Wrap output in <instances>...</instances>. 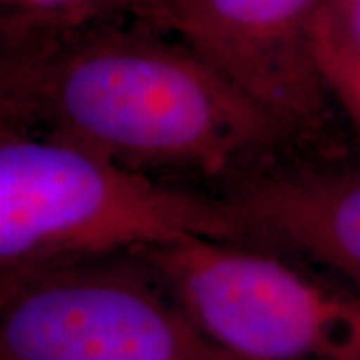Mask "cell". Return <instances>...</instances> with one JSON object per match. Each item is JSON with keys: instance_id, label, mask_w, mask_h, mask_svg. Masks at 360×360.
Instances as JSON below:
<instances>
[{"instance_id": "obj_6", "label": "cell", "mask_w": 360, "mask_h": 360, "mask_svg": "<svg viewBox=\"0 0 360 360\" xmlns=\"http://www.w3.org/2000/svg\"><path fill=\"white\" fill-rule=\"evenodd\" d=\"M290 146L219 184L250 240L328 269L360 292V172Z\"/></svg>"}, {"instance_id": "obj_2", "label": "cell", "mask_w": 360, "mask_h": 360, "mask_svg": "<svg viewBox=\"0 0 360 360\" xmlns=\"http://www.w3.org/2000/svg\"><path fill=\"white\" fill-rule=\"evenodd\" d=\"M182 238L252 243L219 193L188 191L77 146L2 129L0 281Z\"/></svg>"}, {"instance_id": "obj_1", "label": "cell", "mask_w": 360, "mask_h": 360, "mask_svg": "<svg viewBox=\"0 0 360 360\" xmlns=\"http://www.w3.org/2000/svg\"><path fill=\"white\" fill-rule=\"evenodd\" d=\"M2 129L116 165L222 182L292 146L186 44L134 16L0 52Z\"/></svg>"}, {"instance_id": "obj_7", "label": "cell", "mask_w": 360, "mask_h": 360, "mask_svg": "<svg viewBox=\"0 0 360 360\" xmlns=\"http://www.w3.org/2000/svg\"><path fill=\"white\" fill-rule=\"evenodd\" d=\"M141 0H0V46L14 51L104 20L130 16ZM0 51V52H2Z\"/></svg>"}, {"instance_id": "obj_8", "label": "cell", "mask_w": 360, "mask_h": 360, "mask_svg": "<svg viewBox=\"0 0 360 360\" xmlns=\"http://www.w3.org/2000/svg\"><path fill=\"white\" fill-rule=\"evenodd\" d=\"M316 58L335 104L360 129V54L319 28Z\"/></svg>"}, {"instance_id": "obj_10", "label": "cell", "mask_w": 360, "mask_h": 360, "mask_svg": "<svg viewBox=\"0 0 360 360\" xmlns=\"http://www.w3.org/2000/svg\"><path fill=\"white\" fill-rule=\"evenodd\" d=\"M200 360H245L240 359V356H236V354H232V352H226V350H222V348H217L214 352H210L208 356H205V359Z\"/></svg>"}, {"instance_id": "obj_4", "label": "cell", "mask_w": 360, "mask_h": 360, "mask_svg": "<svg viewBox=\"0 0 360 360\" xmlns=\"http://www.w3.org/2000/svg\"><path fill=\"white\" fill-rule=\"evenodd\" d=\"M217 348L139 255L2 281L0 360H200Z\"/></svg>"}, {"instance_id": "obj_5", "label": "cell", "mask_w": 360, "mask_h": 360, "mask_svg": "<svg viewBox=\"0 0 360 360\" xmlns=\"http://www.w3.org/2000/svg\"><path fill=\"white\" fill-rule=\"evenodd\" d=\"M326 0H141L130 16L180 40L284 130L335 150V101L316 58Z\"/></svg>"}, {"instance_id": "obj_3", "label": "cell", "mask_w": 360, "mask_h": 360, "mask_svg": "<svg viewBox=\"0 0 360 360\" xmlns=\"http://www.w3.org/2000/svg\"><path fill=\"white\" fill-rule=\"evenodd\" d=\"M136 255L226 352L245 360H360V292L269 246L182 238Z\"/></svg>"}, {"instance_id": "obj_9", "label": "cell", "mask_w": 360, "mask_h": 360, "mask_svg": "<svg viewBox=\"0 0 360 360\" xmlns=\"http://www.w3.org/2000/svg\"><path fill=\"white\" fill-rule=\"evenodd\" d=\"M321 25L330 37L360 54V0H326Z\"/></svg>"}]
</instances>
